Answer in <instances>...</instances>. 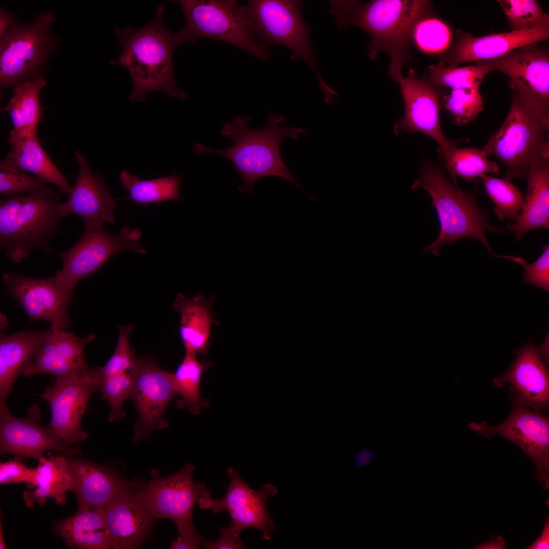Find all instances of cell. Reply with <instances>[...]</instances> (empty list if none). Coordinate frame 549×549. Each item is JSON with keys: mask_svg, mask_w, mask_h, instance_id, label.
Wrapping results in <instances>:
<instances>
[{"mask_svg": "<svg viewBox=\"0 0 549 549\" xmlns=\"http://www.w3.org/2000/svg\"><path fill=\"white\" fill-rule=\"evenodd\" d=\"M55 532L70 547L112 548L105 506L78 509L72 516L54 523Z\"/></svg>", "mask_w": 549, "mask_h": 549, "instance_id": "83f0119b", "label": "cell"}, {"mask_svg": "<svg viewBox=\"0 0 549 549\" xmlns=\"http://www.w3.org/2000/svg\"><path fill=\"white\" fill-rule=\"evenodd\" d=\"M265 118L267 124L264 127L254 129L249 125L250 116L237 115L231 121L225 122L220 131L223 136L234 142L232 146L217 149L196 143L193 151L197 155L216 154L228 159L242 178V184L237 188L239 192L251 194L257 180L277 176L290 181L311 200H317L316 196L307 192L294 179L292 170L284 162L280 151L284 138L298 140L299 134H308V130L281 126L280 124L285 121V117L272 112Z\"/></svg>", "mask_w": 549, "mask_h": 549, "instance_id": "7a4b0ae2", "label": "cell"}, {"mask_svg": "<svg viewBox=\"0 0 549 549\" xmlns=\"http://www.w3.org/2000/svg\"><path fill=\"white\" fill-rule=\"evenodd\" d=\"M100 367H95L55 377L41 396L50 406L48 426L67 445L78 444L88 437L81 421L92 394L100 389Z\"/></svg>", "mask_w": 549, "mask_h": 549, "instance_id": "7c38bea8", "label": "cell"}, {"mask_svg": "<svg viewBox=\"0 0 549 549\" xmlns=\"http://www.w3.org/2000/svg\"><path fill=\"white\" fill-rule=\"evenodd\" d=\"M135 487L120 493L105 506L113 549L142 547L157 520L140 498Z\"/></svg>", "mask_w": 549, "mask_h": 549, "instance_id": "7402d4cb", "label": "cell"}, {"mask_svg": "<svg viewBox=\"0 0 549 549\" xmlns=\"http://www.w3.org/2000/svg\"><path fill=\"white\" fill-rule=\"evenodd\" d=\"M277 492V488L271 484L263 485L250 500L229 512L230 525L240 533L247 528L256 529L262 533L263 539L270 540L276 527L268 511L266 500Z\"/></svg>", "mask_w": 549, "mask_h": 549, "instance_id": "836d02e7", "label": "cell"}, {"mask_svg": "<svg viewBox=\"0 0 549 549\" xmlns=\"http://www.w3.org/2000/svg\"><path fill=\"white\" fill-rule=\"evenodd\" d=\"M50 327V332L23 376L28 377L44 373L57 377L88 369L84 349L96 336L90 333L81 338L65 329Z\"/></svg>", "mask_w": 549, "mask_h": 549, "instance_id": "603a6c76", "label": "cell"}, {"mask_svg": "<svg viewBox=\"0 0 549 549\" xmlns=\"http://www.w3.org/2000/svg\"><path fill=\"white\" fill-rule=\"evenodd\" d=\"M541 356L538 347L530 342L517 350L510 368L494 379L497 387L509 385L513 399L540 413L549 402L548 370Z\"/></svg>", "mask_w": 549, "mask_h": 549, "instance_id": "ffe728a7", "label": "cell"}, {"mask_svg": "<svg viewBox=\"0 0 549 549\" xmlns=\"http://www.w3.org/2000/svg\"><path fill=\"white\" fill-rule=\"evenodd\" d=\"M512 407L507 418L500 424L491 426L485 422L469 424L471 430L489 440L495 435L504 437L518 445L536 466V478L542 488L549 487V420L539 412L512 399Z\"/></svg>", "mask_w": 549, "mask_h": 549, "instance_id": "2e32d148", "label": "cell"}, {"mask_svg": "<svg viewBox=\"0 0 549 549\" xmlns=\"http://www.w3.org/2000/svg\"><path fill=\"white\" fill-rule=\"evenodd\" d=\"M413 40L418 49L427 54H445L453 41L450 26L434 16L426 17L416 25Z\"/></svg>", "mask_w": 549, "mask_h": 549, "instance_id": "74e56055", "label": "cell"}, {"mask_svg": "<svg viewBox=\"0 0 549 549\" xmlns=\"http://www.w3.org/2000/svg\"><path fill=\"white\" fill-rule=\"evenodd\" d=\"M38 461L36 485L33 490H26L23 495L25 505L29 508L36 504L43 506L48 499L65 504L66 492L71 491L72 484L67 455L48 453Z\"/></svg>", "mask_w": 549, "mask_h": 549, "instance_id": "f546056e", "label": "cell"}, {"mask_svg": "<svg viewBox=\"0 0 549 549\" xmlns=\"http://www.w3.org/2000/svg\"><path fill=\"white\" fill-rule=\"evenodd\" d=\"M227 473L230 483L225 497L214 501L211 510L217 514L226 510L228 513L241 506L255 494L256 490L251 488L241 478L233 467H228Z\"/></svg>", "mask_w": 549, "mask_h": 549, "instance_id": "ee69618b", "label": "cell"}, {"mask_svg": "<svg viewBox=\"0 0 549 549\" xmlns=\"http://www.w3.org/2000/svg\"><path fill=\"white\" fill-rule=\"evenodd\" d=\"M486 195L495 204L494 211L501 221H516L522 209L524 197L519 189L511 180L487 174L480 176Z\"/></svg>", "mask_w": 549, "mask_h": 549, "instance_id": "8d00e7d4", "label": "cell"}, {"mask_svg": "<svg viewBox=\"0 0 549 549\" xmlns=\"http://www.w3.org/2000/svg\"><path fill=\"white\" fill-rule=\"evenodd\" d=\"M14 15L3 8L0 11V36L3 37L14 23Z\"/></svg>", "mask_w": 549, "mask_h": 549, "instance_id": "681fc988", "label": "cell"}, {"mask_svg": "<svg viewBox=\"0 0 549 549\" xmlns=\"http://www.w3.org/2000/svg\"><path fill=\"white\" fill-rule=\"evenodd\" d=\"M399 84L405 114L394 125L395 134L417 132L428 135L439 146V153L443 160L461 142L447 138L442 131L439 110L447 94L446 88L434 84L425 75L417 77L412 68Z\"/></svg>", "mask_w": 549, "mask_h": 549, "instance_id": "9a60e30c", "label": "cell"}, {"mask_svg": "<svg viewBox=\"0 0 549 549\" xmlns=\"http://www.w3.org/2000/svg\"><path fill=\"white\" fill-rule=\"evenodd\" d=\"M492 69L487 66L459 67L440 62L428 68L426 76L434 84L452 89L479 88L484 77Z\"/></svg>", "mask_w": 549, "mask_h": 549, "instance_id": "d590c367", "label": "cell"}, {"mask_svg": "<svg viewBox=\"0 0 549 549\" xmlns=\"http://www.w3.org/2000/svg\"><path fill=\"white\" fill-rule=\"evenodd\" d=\"M538 43L525 45L493 59L473 63L507 75L512 96L549 115V51L547 46Z\"/></svg>", "mask_w": 549, "mask_h": 549, "instance_id": "4fadbf2b", "label": "cell"}, {"mask_svg": "<svg viewBox=\"0 0 549 549\" xmlns=\"http://www.w3.org/2000/svg\"><path fill=\"white\" fill-rule=\"evenodd\" d=\"M15 458L0 464V483L8 484L24 482L27 488L33 489L38 476L37 468H29Z\"/></svg>", "mask_w": 549, "mask_h": 549, "instance_id": "bcb514c9", "label": "cell"}, {"mask_svg": "<svg viewBox=\"0 0 549 549\" xmlns=\"http://www.w3.org/2000/svg\"><path fill=\"white\" fill-rule=\"evenodd\" d=\"M44 77L37 78L16 85L9 103L1 108L11 118L13 129L9 138L18 137L37 133L43 108L40 102V93L46 85Z\"/></svg>", "mask_w": 549, "mask_h": 549, "instance_id": "4dcf8cb0", "label": "cell"}, {"mask_svg": "<svg viewBox=\"0 0 549 549\" xmlns=\"http://www.w3.org/2000/svg\"><path fill=\"white\" fill-rule=\"evenodd\" d=\"M54 20L51 12L43 13L30 24L14 23L1 38V90L37 77L51 49L48 33Z\"/></svg>", "mask_w": 549, "mask_h": 549, "instance_id": "8fae6325", "label": "cell"}, {"mask_svg": "<svg viewBox=\"0 0 549 549\" xmlns=\"http://www.w3.org/2000/svg\"><path fill=\"white\" fill-rule=\"evenodd\" d=\"M374 452L369 449H363L359 451L355 458V466L360 468L369 464L374 458Z\"/></svg>", "mask_w": 549, "mask_h": 549, "instance_id": "f907efd6", "label": "cell"}, {"mask_svg": "<svg viewBox=\"0 0 549 549\" xmlns=\"http://www.w3.org/2000/svg\"><path fill=\"white\" fill-rule=\"evenodd\" d=\"M2 278L6 292L30 319L46 321L63 329L69 327L71 321L67 309L73 301V293L56 274L41 279L8 272Z\"/></svg>", "mask_w": 549, "mask_h": 549, "instance_id": "e0dca14e", "label": "cell"}, {"mask_svg": "<svg viewBox=\"0 0 549 549\" xmlns=\"http://www.w3.org/2000/svg\"><path fill=\"white\" fill-rule=\"evenodd\" d=\"M442 108L449 113L458 125H465L474 120L483 109V99L479 88L452 89L442 101Z\"/></svg>", "mask_w": 549, "mask_h": 549, "instance_id": "ab89813d", "label": "cell"}, {"mask_svg": "<svg viewBox=\"0 0 549 549\" xmlns=\"http://www.w3.org/2000/svg\"><path fill=\"white\" fill-rule=\"evenodd\" d=\"M329 12L338 27L357 26L367 32L371 40L367 46L371 60L380 51L386 52L390 64L387 74L398 83L403 79L402 68L412 62L411 43L415 28L422 19L434 16L428 0L330 1Z\"/></svg>", "mask_w": 549, "mask_h": 549, "instance_id": "6da1fadb", "label": "cell"}, {"mask_svg": "<svg viewBox=\"0 0 549 549\" xmlns=\"http://www.w3.org/2000/svg\"><path fill=\"white\" fill-rule=\"evenodd\" d=\"M443 161L455 185L456 177L469 181L483 174H499L500 172L497 163L489 160L481 149L476 148L456 147Z\"/></svg>", "mask_w": 549, "mask_h": 549, "instance_id": "e575fe53", "label": "cell"}, {"mask_svg": "<svg viewBox=\"0 0 549 549\" xmlns=\"http://www.w3.org/2000/svg\"><path fill=\"white\" fill-rule=\"evenodd\" d=\"M549 115L512 96L506 118L481 149L507 168L505 178L525 177L529 167L549 153Z\"/></svg>", "mask_w": 549, "mask_h": 549, "instance_id": "52a82bcc", "label": "cell"}, {"mask_svg": "<svg viewBox=\"0 0 549 549\" xmlns=\"http://www.w3.org/2000/svg\"><path fill=\"white\" fill-rule=\"evenodd\" d=\"M79 170L68 199L62 203L63 218L71 214L79 216L84 226H102L104 222L114 224L115 199L109 192L101 174L92 172L80 150L75 152Z\"/></svg>", "mask_w": 549, "mask_h": 549, "instance_id": "44dd1931", "label": "cell"}, {"mask_svg": "<svg viewBox=\"0 0 549 549\" xmlns=\"http://www.w3.org/2000/svg\"><path fill=\"white\" fill-rule=\"evenodd\" d=\"M72 456L67 455L72 478L71 491L77 498L78 509L104 506L133 486L107 466Z\"/></svg>", "mask_w": 549, "mask_h": 549, "instance_id": "cb8c5ba5", "label": "cell"}, {"mask_svg": "<svg viewBox=\"0 0 549 549\" xmlns=\"http://www.w3.org/2000/svg\"><path fill=\"white\" fill-rule=\"evenodd\" d=\"M411 188H422L430 194L439 221L438 238L423 252L438 256L441 246L470 237L478 240L495 257L496 254L490 247L485 232L502 233L504 229L490 224L489 211L481 207L473 193L452 184L438 166L427 160L422 162L419 177Z\"/></svg>", "mask_w": 549, "mask_h": 549, "instance_id": "277c9868", "label": "cell"}, {"mask_svg": "<svg viewBox=\"0 0 549 549\" xmlns=\"http://www.w3.org/2000/svg\"><path fill=\"white\" fill-rule=\"evenodd\" d=\"M543 253L532 263L527 262L524 259L509 255L496 254L495 257L507 259L522 265L525 269L523 282L527 284L537 286L549 292V245H544Z\"/></svg>", "mask_w": 549, "mask_h": 549, "instance_id": "f6af8a7d", "label": "cell"}, {"mask_svg": "<svg viewBox=\"0 0 549 549\" xmlns=\"http://www.w3.org/2000/svg\"><path fill=\"white\" fill-rule=\"evenodd\" d=\"M133 327L132 324L119 326L115 350L105 365L100 367L102 379L131 372L135 353L130 345L129 336Z\"/></svg>", "mask_w": 549, "mask_h": 549, "instance_id": "7bdbcfd3", "label": "cell"}, {"mask_svg": "<svg viewBox=\"0 0 549 549\" xmlns=\"http://www.w3.org/2000/svg\"><path fill=\"white\" fill-rule=\"evenodd\" d=\"M132 386L131 372L102 379L99 391L101 399L106 402L110 408L109 421L112 422L125 418L123 404L126 399L130 398Z\"/></svg>", "mask_w": 549, "mask_h": 549, "instance_id": "b9f144b4", "label": "cell"}, {"mask_svg": "<svg viewBox=\"0 0 549 549\" xmlns=\"http://www.w3.org/2000/svg\"><path fill=\"white\" fill-rule=\"evenodd\" d=\"M133 386L130 398L133 401L139 420L134 425L132 442L148 440L155 430L168 426L164 417L165 409L178 393L171 378V373L163 370L157 360L146 355L134 357Z\"/></svg>", "mask_w": 549, "mask_h": 549, "instance_id": "5bb4252c", "label": "cell"}, {"mask_svg": "<svg viewBox=\"0 0 549 549\" xmlns=\"http://www.w3.org/2000/svg\"><path fill=\"white\" fill-rule=\"evenodd\" d=\"M525 177L527 191L521 213L514 224L506 226L517 240L531 230L549 228V153L529 167Z\"/></svg>", "mask_w": 549, "mask_h": 549, "instance_id": "484cf974", "label": "cell"}, {"mask_svg": "<svg viewBox=\"0 0 549 549\" xmlns=\"http://www.w3.org/2000/svg\"><path fill=\"white\" fill-rule=\"evenodd\" d=\"M504 538L500 536H491L489 542L476 546L475 548H506Z\"/></svg>", "mask_w": 549, "mask_h": 549, "instance_id": "816d5d0a", "label": "cell"}, {"mask_svg": "<svg viewBox=\"0 0 549 549\" xmlns=\"http://www.w3.org/2000/svg\"><path fill=\"white\" fill-rule=\"evenodd\" d=\"M302 2L290 0H250L246 5L253 28L265 45H282L292 52L291 59L301 60L314 73L325 101L337 93L322 77L310 39V27L303 20Z\"/></svg>", "mask_w": 549, "mask_h": 549, "instance_id": "ba28073f", "label": "cell"}, {"mask_svg": "<svg viewBox=\"0 0 549 549\" xmlns=\"http://www.w3.org/2000/svg\"><path fill=\"white\" fill-rule=\"evenodd\" d=\"M119 178L123 189L130 193L128 198L138 204H159L171 200L181 201L179 187L183 178L175 172L168 177L142 180L124 169Z\"/></svg>", "mask_w": 549, "mask_h": 549, "instance_id": "1f68e13d", "label": "cell"}, {"mask_svg": "<svg viewBox=\"0 0 549 549\" xmlns=\"http://www.w3.org/2000/svg\"><path fill=\"white\" fill-rule=\"evenodd\" d=\"M185 16L174 37L178 46L210 39L230 44L258 58L268 60V46L256 34L246 5L235 0H178Z\"/></svg>", "mask_w": 549, "mask_h": 549, "instance_id": "8992f818", "label": "cell"}, {"mask_svg": "<svg viewBox=\"0 0 549 549\" xmlns=\"http://www.w3.org/2000/svg\"><path fill=\"white\" fill-rule=\"evenodd\" d=\"M11 149L6 158L20 169L31 172L69 195L72 189L67 178L41 147L37 133L9 138Z\"/></svg>", "mask_w": 549, "mask_h": 549, "instance_id": "f1b7e54d", "label": "cell"}, {"mask_svg": "<svg viewBox=\"0 0 549 549\" xmlns=\"http://www.w3.org/2000/svg\"><path fill=\"white\" fill-rule=\"evenodd\" d=\"M6 197L0 201V245L5 256L18 263L39 249L51 252L50 243L63 218L60 193Z\"/></svg>", "mask_w": 549, "mask_h": 549, "instance_id": "5b68a950", "label": "cell"}, {"mask_svg": "<svg viewBox=\"0 0 549 549\" xmlns=\"http://www.w3.org/2000/svg\"><path fill=\"white\" fill-rule=\"evenodd\" d=\"M50 329L51 327L38 331L25 329L11 334L1 330L0 408L7 406V399L16 381L31 363Z\"/></svg>", "mask_w": 549, "mask_h": 549, "instance_id": "d4e9b609", "label": "cell"}, {"mask_svg": "<svg viewBox=\"0 0 549 549\" xmlns=\"http://www.w3.org/2000/svg\"><path fill=\"white\" fill-rule=\"evenodd\" d=\"M32 406L27 416L19 418L11 414L8 407L0 409V452L11 453L20 460L25 458L39 460L48 451L66 455L80 453L75 447L64 443L48 426L39 424L41 412Z\"/></svg>", "mask_w": 549, "mask_h": 549, "instance_id": "ac0fdd59", "label": "cell"}, {"mask_svg": "<svg viewBox=\"0 0 549 549\" xmlns=\"http://www.w3.org/2000/svg\"><path fill=\"white\" fill-rule=\"evenodd\" d=\"M3 531V526H2L1 520V521H0V548L1 549H5V548H6L5 543V541H4V538Z\"/></svg>", "mask_w": 549, "mask_h": 549, "instance_id": "f5cc1de1", "label": "cell"}, {"mask_svg": "<svg viewBox=\"0 0 549 549\" xmlns=\"http://www.w3.org/2000/svg\"><path fill=\"white\" fill-rule=\"evenodd\" d=\"M141 237L138 229L128 225L116 233L106 231L103 226H84L77 242L67 251L58 253L63 267L56 275L66 288L73 293L80 281L98 271L117 253L132 251L146 254V250L139 244Z\"/></svg>", "mask_w": 549, "mask_h": 549, "instance_id": "30bf717a", "label": "cell"}, {"mask_svg": "<svg viewBox=\"0 0 549 549\" xmlns=\"http://www.w3.org/2000/svg\"><path fill=\"white\" fill-rule=\"evenodd\" d=\"M220 537L215 541L203 540L202 545L206 549H241L245 548L242 543L240 534L232 525L220 529Z\"/></svg>", "mask_w": 549, "mask_h": 549, "instance_id": "7dc6e473", "label": "cell"}, {"mask_svg": "<svg viewBox=\"0 0 549 549\" xmlns=\"http://www.w3.org/2000/svg\"><path fill=\"white\" fill-rule=\"evenodd\" d=\"M527 549L549 548V518L546 515L545 521L542 533L539 538L533 543L526 547Z\"/></svg>", "mask_w": 549, "mask_h": 549, "instance_id": "c3c4849f", "label": "cell"}, {"mask_svg": "<svg viewBox=\"0 0 549 549\" xmlns=\"http://www.w3.org/2000/svg\"><path fill=\"white\" fill-rule=\"evenodd\" d=\"M44 180L32 176L6 158L0 163V194L6 197L50 193L55 188Z\"/></svg>", "mask_w": 549, "mask_h": 549, "instance_id": "f35d334b", "label": "cell"}, {"mask_svg": "<svg viewBox=\"0 0 549 549\" xmlns=\"http://www.w3.org/2000/svg\"><path fill=\"white\" fill-rule=\"evenodd\" d=\"M211 362L198 360L196 355L186 353L171 378L175 388L181 399L176 402L178 408H187L195 414L208 404L206 400H202L200 395V384L202 375L212 366Z\"/></svg>", "mask_w": 549, "mask_h": 549, "instance_id": "d6a6232c", "label": "cell"}, {"mask_svg": "<svg viewBox=\"0 0 549 549\" xmlns=\"http://www.w3.org/2000/svg\"><path fill=\"white\" fill-rule=\"evenodd\" d=\"M548 39L549 18L525 30L481 37L457 29L454 40L447 52L440 56V62L458 66L466 62L493 59L525 45Z\"/></svg>", "mask_w": 549, "mask_h": 549, "instance_id": "d6986e66", "label": "cell"}, {"mask_svg": "<svg viewBox=\"0 0 549 549\" xmlns=\"http://www.w3.org/2000/svg\"><path fill=\"white\" fill-rule=\"evenodd\" d=\"M194 466L187 463L177 472L161 477L152 471V478L143 485L135 486L140 498L157 519L168 518L176 525L178 539L195 541L201 539L193 522L196 505L211 509L214 500L205 483L195 482Z\"/></svg>", "mask_w": 549, "mask_h": 549, "instance_id": "9c48e42d", "label": "cell"}, {"mask_svg": "<svg viewBox=\"0 0 549 549\" xmlns=\"http://www.w3.org/2000/svg\"><path fill=\"white\" fill-rule=\"evenodd\" d=\"M164 10L165 6L159 5L155 18L140 28H114L121 52L109 64L120 65L129 71L133 83L129 96L131 102H144L148 95L155 92L182 101L188 98L175 81L172 53L178 46L174 34L163 24Z\"/></svg>", "mask_w": 549, "mask_h": 549, "instance_id": "3957f363", "label": "cell"}, {"mask_svg": "<svg viewBox=\"0 0 549 549\" xmlns=\"http://www.w3.org/2000/svg\"><path fill=\"white\" fill-rule=\"evenodd\" d=\"M508 20L510 32L530 28L549 18L535 0L497 1Z\"/></svg>", "mask_w": 549, "mask_h": 549, "instance_id": "60d3db41", "label": "cell"}, {"mask_svg": "<svg viewBox=\"0 0 549 549\" xmlns=\"http://www.w3.org/2000/svg\"><path fill=\"white\" fill-rule=\"evenodd\" d=\"M213 299L202 293L188 297L179 293L173 308L180 315L179 333L186 353L204 356L210 346L212 325L217 323L212 312Z\"/></svg>", "mask_w": 549, "mask_h": 549, "instance_id": "4316f807", "label": "cell"}]
</instances>
